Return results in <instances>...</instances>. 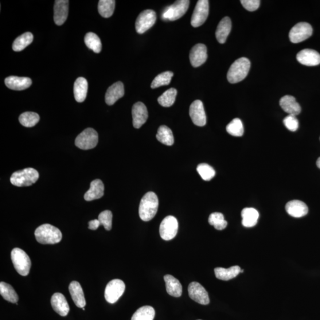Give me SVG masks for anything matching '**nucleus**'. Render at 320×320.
I'll return each instance as SVG.
<instances>
[{
	"mask_svg": "<svg viewBox=\"0 0 320 320\" xmlns=\"http://www.w3.org/2000/svg\"><path fill=\"white\" fill-rule=\"evenodd\" d=\"M179 228L178 221L173 216H167L159 226L160 236L163 240L169 241L177 235Z\"/></svg>",
	"mask_w": 320,
	"mask_h": 320,
	"instance_id": "10",
	"label": "nucleus"
},
{
	"mask_svg": "<svg viewBox=\"0 0 320 320\" xmlns=\"http://www.w3.org/2000/svg\"><path fill=\"white\" fill-rule=\"evenodd\" d=\"M82 309H83V311H85V308H82Z\"/></svg>",
	"mask_w": 320,
	"mask_h": 320,
	"instance_id": "49",
	"label": "nucleus"
},
{
	"mask_svg": "<svg viewBox=\"0 0 320 320\" xmlns=\"http://www.w3.org/2000/svg\"><path fill=\"white\" fill-rule=\"evenodd\" d=\"M296 59L303 65L316 66L320 64V54L313 49H303L297 54Z\"/></svg>",
	"mask_w": 320,
	"mask_h": 320,
	"instance_id": "18",
	"label": "nucleus"
},
{
	"mask_svg": "<svg viewBox=\"0 0 320 320\" xmlns=\"http://www.w3.org/2000/svg\"><path fill=\"white\" fill-rule=\"evenodd\" d=\"M19 119L23 127L31 128L36 126L40 120V117L37 113L26 112L23 113Z\"/></svg>",
	"mask_w": 320,
	"mask_h": 320,
	"instance_id": "38",
	"label": "nucleus"
},
{
	"mask_svg": "<svg viewBox=\"0 0 320 320\" xmlns=\"http://www.w3.org/2000/svg\"><path fill=\"white\" fill-rule=\"evenodd\" d=\"M40 174L33 168H27L22 170L15 171L11 175V184L17 187L30 186L36 183Z\"/></svg>",
	"mask_w": 320,
	"mask_h": 320,
	"instance_id": "4",
	"label": "nucleus"
},
{
	"mask_svg": "<svg viewBox=\"0 0 320 320\" xmlns=\"http://www.w3.org/2000/svg\"><path fill=\"white\" fill-rule=\"evenodd\" d=\"M11 258L15 271L19 274L23 276L29 275L32 263L25 251L19 248H14L11 253Z\"/></svg>",
	"mask_w": 320,
	"mask_h": 320,
	"instance_id": "5",
	"label": "nucleus"
},
{
	"mask_svg": "<svg viewBox=\"0 0 320 320\" xmlns=\"http://www.w3.org/2000/svg\"><path fill=\"white\" fill-rule=\"evenodd\" d=\"M286 209L287 213L294 218L306 216L308 212V206L305 203L298 200H294L288 202Z\"/></svg>",
	"mask_w": 320,
	"mask_h": 320,
	"instance_id": "23",
	"label": "nucleus"
},
{
	"mask_svg": "<svg viewBox=\"0 0 320 320\" xmlns=\"http://www.w3.org/2000/svg\"><path fill=\"white\" fill-rule=\"evenodd\" d=\"M116 2L114 0H100L98 5L100 14L104 18H109L114 14Z\"/></svg>",
	"mask_w": 320,
	"mask_h": 320,
	"instance_id": "35",
	"label": "nucleus"
},
{
	"mask_svg": "<svg viewBox=\"0 0 320 320\" xmlns=\"http://www.w3.org/2000/svg\"><path fill=\"white\" fill-rule=\"evenodd\" d=\"M189 115L194 125L198 127H204L206 123V116L204 104L200 100H195L191 104Z\"/></svg>",
	"mask_w": 320,
	"mask_h": 320,
	"instance_id": "13",
	"label": "nucleus"
},
{
	"mask_svg": "<svg viewBox=\"0 0 320 320\" xmlns=\"http://www.w3.org/2000/svg\"><path fill=\"white\" fill-rule=\"evenodd\" d=\"M317 166L320 169V157L318 158L317 161Z\"/></svg>",
	"mask_w": 320,
	"mask_h": 320,
	"instance_id": "47",
	"label": "nucleus"
},
{
	"mask_svg": "<svg viewBox=\"0 0 320 320\" xmlns=\"http://www.w3.org/2000/svg\"><path fill=\"white\" fill-rule=\"evenodd\" d=\"M33 40V34L30 32L23 33L21 36L15 39L13 42L12 48L15 52L22 51L28 46Z\"/></svg>",
	"mask_w": 320,
	"mask_h": 320,
	"instance_id": "32",
	"label": "nucleus"
},
{
	"mask_svg": "<svg viewBox=\"0 0 320 320\" xmlns=\"http://www.w3.org/2000/svg\"><path fill=\"white\" fill-rule=\"evenodd\" d=\"M198 320H201V319H198Z\"/></svg>",
	"mask_w": 320,
	"mask_h": 320,
	"instance_id": "50",
	"label": "nucleus"
},
{
	"mask_svg": "<svg viewBox=\"0 0 320 320\" xmlns=\"http://www.w3.org/2000/svg\"><path fill=\"white\" fill-rule=\"evenodd\" d=\"M51 306L55 311L57 313L62 316V317H65L67 316L69 311V307L64 295L61 293L54 294L51 298Z\"/></svg>",
	"mask_w": 320,
	"mask_h": 320,
	"instance_id": "20",
	"label": "nucleus"
},
{
	"mask_svg": "<svg viewBox=\"0 0 320 320\" xmlns=\"http://www.w3.org/2000/svg\"><path fill=\"white\" fill-rule=\"evenodd\" d=\"M197 171L201 175V177L205 181H209L216 175V171L214 170L211 166H210L208 164L202 163L200 164L197 167Z\"/></svg>",
	"mask_w": 320,
	"mask_h": 320,
	"instance_id": "42",
	"label": "nucleus"
},
{
	"mask_svg": "<svg viewBox=\"0 0 320 320\" xmlns=\"http://www.w3.org/2000/svg\"><path fill=\"white\" fill-rule=\"evenodd\" d=\"M228 133L234 136H241L244 134L243 123L239 118L234 119L226 127Z\"/></svg>",
	"mask_w": 320,
	"mask_h": 320,
	"instance_id": "41",
	"label": "nucleus"
},
{
	"mask_svg": "<svg viewBox=\"0 0 320 320\" xmlns=\"http://www.w3.org/2000/svg\"><path fill=\"white\" fill-rule=\"evenodd\" d=\"M232 21L228 17L222 19L218 25L216 30V38L220 44H224L227 41L228 35L232 30Z\"/></svg>",
	"mask_w": 320,
	"mask_h": 320,
	"instance_id": "26",
	"label": "nucleus"
},
{
	"mask_svg": "<svg viewBox=\"0 0 320 320\" xmlns=\"http://www.w3.org/2000/svg\"><path fill=\"white\" fill-rule=\"evenodd\" d=\"M189 58L190 63L193 67H200L208 58L206 46L202 44L194 45L190 50Z\"/></svg>",
	"mask_w": 320,
	"mask_h": 320,
	"instance_id": "16",
	"label": "nucleus"
},
{
	"mask_svg": "<svg viewBox=\"0 0 320 320\" xmlns=\"http://www.w3.org/2000/svg\"><path fill=\"white\" fill-rule=\"evenodd\" d=\"M69 10L68 0H56L54 7V20L58 26L64 24L67 20Z\"/></svg>",
	"mask_w": 320,
	"mask_h": 320,
	"instance_id": "15",
	"label": "nucleus"
},
{
	"mask_svg": "<svg viewBox=\"0 0 320 320\" xmlns=\"http://www.w3.org/2000/svg\"><path fill=\"white\" fill-rule=\"evenodd\" d=\"M158 199L155 193H147L140 201L139 207V215L140 219L144 221H149L153 219L158 208Z\"/></svg>",
	"mask_w": 320,
	"mask_h": 320,
	"instance_id": "1",
	"label": "nucleus"
},
{
	"mask_svg": "<svg viewBox=\"0 0 320 320\" xmlns=\"http://www.w3.org/2000/svg\"><path fill=\"white\" fill-rule=\"evenodd\" d=\"M98 140L97 132L94 129L88 128L77 136L75 144L80 149L88 150L95 148L98 143Z\"/></svg>",
	"mask_w": 320,
	"mask_h": 320,
	"instance_id": "7",
	"label": "nucleus"
},
{
	"mask_svg": "<svg viewBox=\"0 0 320 320\" xmlns=\"http://www.w3.org/2000/svg\"><path fill=\"white\" fill-rule=\"evenodd\" d=\"M133 126L135 128L139 129L146 122L148 114L146 105L142 102H137L134 104L132 109Z\"/></svg>",
	"mask_w": 320,
	"mask_h": 320,
	"instance_id": "17",
	"label": "nucleus"
},
{
	"mask_svg": "<svg viewBox=\"0 0 320 320\" xmlns=\"http://www.w3.org/2000/svg\"><path fill=\"white\" fill-rule=\"evenodd\" d=\"M240 2L244 9L249 11H256L260 5L259 0H241Z\"/></svg>",
	"mask_w": 320,
	"mask_h": 320,
	"instance_id": "45",
	"label": "nucleus"
},
{
	"mask_svg": "<svg viewBox=\"0 0 320 320\" xmlns=\"http://www.w3.org/2000/svg\"><path fill=\"white\" fill-rule=\"evenodd\" d=\"M280 106L283 110L287 113L289 115H298L301 108L300 105L296 101L294 97L292 96H285L280 99L279 101Z\"/></svg>",
	"mask_w": 320,
	"mask_h": 320,
	"instance_id": "22",
	"label": "nucleus"
},
{
	"mask_svg": "<svg viewBox=\"0 0 320 320\" xmlns=\"http://www.w3.org/2000/svg\"><path fill=\"white\" fill-rule=\"evenodd\" d=\"M32 84V80L28 77L10 76L5 79L6 86L13 91H23L29 88Z\"/></svg>",
	"mask_w": 320,
	"mask_h": 320,
	"instance_id": "21",
	"label": "nucleus"
},
{
	"mask_svg": "<svg viewBox=\"0 0 320 320\" xmlns=\"http://www.w3.org/2000/svg\"><path fill=\"white\" fill-rule=\"evenodd\" d=\"M155 315V310L153 307L144 306L135 312L131 320H153Z\"/></svg>",
	"mask_w": 320,
	"mask_h": 320,
	"instance_id": "36",
	"label": "nucleus"
},
{
	"mask_svg": "<svg viewBox=\"0 0 320 320\" xmlns=\"http://www.w3.org/2000/svg\"><path fill=\"white\" fill-rule=\"evenodd\" d=\"M177 94V90L174 88L167 90L162 96L158 97V102L163 107H170L174 103Z\"/></svg>",
	"mask_w": 320,
	"mask_h": 320,
	"instance_id": "37",
	"label": "nucleus"
},
{
	"mask_svg": "<svg viewBox=\"0 0 320 320\" xmlns=\"http://www.w3.org/2000/svg\"><path fill=\"white\" fill-rule=\"evenodd\" d=\"M285 126L292 132L296 131L299 127V122L297 118L294 115H288L283 120Z\"/></svg>",
	"mask_w": 320,
	"mask_h": 320,
	"instance_id": "44",
	"label": "nucleus"
},
{
	"mask_svg": "<svg viewBox=\"0 0 320 320\" xmlns=\"http://www.w3.org/2000/svg\"><path fill=\"white\" fill-rule=\"evenodd\" d=\"M69 291L76 306L81 308H84L86 305V302H85L83 289L80 283L77 281H73L69 285Z\"/></svg>",
	"mask_w": 320,
	"mask_h": 320,
	"instance_id": "24",
	"label": "nucleus"
},
{
	"mask_svg": "<svg viewBox=\"0 0 320 320\" xmlns=\"http://www.w3.org/2000/svg\"><path fill=\"white\" fill-rule=\"evenodd\" d=\"M209 1L200 0L197 3L193 11L191 25L194 27H200L205 22L209 14Z\"/></svg>",
	"mask_w": 320,
	"mask_h": 320,
	"instance_id": "12",
	"label": "nucleus"
},
{
	"mask_svg": "<svg viewBox=\"0 0 320 320\" xmlns=\"http://www.w3.org/2000/svg\"><path fill=\"white\" fill-rule=\"evenodd\" d=\"M124 85L122 82L118 81L112 85L108 89L105 95V101L109 106L114 104L119 99L124 96Z\"/></svg>",
	"mask_w": 320,
	"mask_h": 320,
	"instance_id": "19",
	"label": "nucleus"
},
{
	"mask_svg": "<svg viewBox=\"0 0 320 320\" xmlns=\"http://www.w3.org/2000/svg\"><path fill=\"white\" fill-rule=\"evenodd\" d=\"M190 1L179 0L173 5L166 8L163 11L162 18L165 21H174L181 18L189 9Z\"/></svg>",
	"mask_w": 320,
	"mask_h": 320,
	"instance_id": "6",
	"label": "nucleus"
},
{
	"mask_svg": "<svg viewBox=\"0 0 320 320\" xmlns=\"http://www.w3.org/2000/svg\"><path fill=\"white\" fill-rule=\"evenodd\" d=\"M101 225L99 220H94L88 222V228L92 230H96Z\"/></svg>",
	"mask_w": 320,
	"mask_h": 320,
	"instance_id": "46",
	"label": "nucleus"
},
{
	"mask_svg": "<svg viewBox=\"0 0 320 320\" xmlns=\"http://www.w3.org/2000/svg\"><path fill=\"white\" fill-rule=\"evenodd\" d=\"M173 75V73L171 72H166L159 74L152 82L151 87L152 88H156L163 86V85H169Z\"/></svg>",
	"mask_w": 320,
	"mask_h": 320,
	"instance_id": "40",
	"label": "nucleus"
},
{
	"mask_svg": "<svg viewBox=\"0 0 320 320\" xmlns=\"http://www.w3.org/2000/svg\"><path fill=\"white\" fill-rule=\"evenodd\" d=\"M164 279L167 293L174 297H180L182 294V286L179 280L170 275L165 276Z\"/></svg>",
	"mask_w": 320,
	"mask_h": 320,
	"instance_id": "28",
	"label": "nucleus"
},
{
	"mask_svg": "<svg viewBox=\"0 0 320 320\" xmlns=\"http://www.w3.org/2000/svg\"><path fill=\"white\" fill-rule=\"evenodd\" d=\"M188 292L190 298L195 302L202 305L209 304L210 300L208 293L200 283L196 282L190 283L188 287Z\"/></svg>",
	"mask_w": 320,
	"mask_h": 320,
	"instance_id": "14",
	"label": "nucleus"
},
{
	"mask_svg": "<svg viewBox=\"0 0 320 320\" xmlns=\"http://www.w3.org/2000/svg\"><path fill=\"white\" fill-rule=\"evenodd\" d=\"M112 213L109 210H104L99 214L98 220L100 222L101 225H103L107 231H110L112 229Z\"/></svg>",
	"mask_w": 320,
	"mask_h": 320,
	"instance_id": "43",
	"label": "nucleus"
},
{
	"mask_svg": "<svg viewBox=\"0 0 320 320\" xmlns=\"http://www.w3.org/2000/svg\"><path fill=\"white\" fill-rule=\"evenodd\" d=\"M104 187L102 181L96 179L91 182V188L84 194V200L87 201L99 200L104 195Z\"/></svg>",
	"mask_w": 320,
	"mask_h": 320,
	"instance_id": "25",
	"label": "nucleus"
},
{
	"mask_svg": "<svg viewBox=\"0 0 320 320\" xmlns=\"http://www.w3.org/2000/svg\"><path fill=\"white\" fill-rule=\"evenodd\" d=\"M35 238L38 243L42 244H55L62 240L60 230L52 225L43 224L35 230Z\"/></svg>",
	"mask_w": 320,
	"mask_h": 320,
	"instance_id": "2",
	"label": "nucleus"
},
{
	"mask_svg": "<svg viewBox=\"0 0 320 320\" xmlns=\"http://www.w3.org/2000/svg\"><path fill=\"white\" fill-rule=\"evenodd\" d=\"M313 34V28L309 23L300 22L292 27L289 34L290 41L294 44L306 41Z\"/></svg>",
	"mask_w": 320,
	"mask_h": 320,
	"instance_id": "9",
	"label": "nucleus"
},
{
	"mask_svg": "<svg viewBox=\"0 0 320 320\" xmlns=\"http://www.w3.org/2000/svg\"><path fill=\"white\" fill-rule=\"evenodd\" d=\"M214 271L218 279L229 280L236 278L240 274L241 268L239 266H234L228 269L217 268Z\"/></svg>",
	"mask_w": 320,
	"mask_h": 320,
	"instance_id": "30",
	"label": "nucleus"
},
{
	"mask_svg": "<svg viewBox=\"0 0 320 320\" xmlns=\"http://www.w3.org/2000/svg\"><path fill=\"white\" fill-rule=\"evenodd\" d=\"M0 294L7 301L14 304L18 301L19 296L16 292L9 283L4 282L0 283Z\"/></svg>",
	"mask_w": 320,
	"mask_h": 320,
	"instance_id": "33",
	"label": "nucleus"
},
{
	"mask_svg": "<svg viewBox=\"0 0 320 320\" xmlns=\"http://www.w3.org/2000/svg\"><path fill=\"white\" fill-rule=\"evenodd\" d=\"M126 290V285L122 280L114 279L109 282L105 289L104 297L107 302L114 304L122 296Z\"/></svg>",
	"mask_w": 320,
	"mask_h": 320,
	"instance_id": "8",
	"label": "nucleus"
},
{
	"mask_svg": "<svg viewBox=\"0 0 320 320\" xmlns=\"http://www.w3.org/2000/svg\"><path fill=\"white\" fill-rule=\"evenodd\" d=\"M241 217L243 218L242 224L245 227H253L257 223L259 218L258 211L255 208H246L242 210Z\"/></svg>",
	"mask_w": 320,
	"mask_h": 320,
	"instance_id": "29",
	"label": "nucleus"
},
{
	"mask_svg": "<svg viewBox=\"0 0 320 320\" xmlns=\"http://www.w3.org/2000/svg\"><path fill=\"white\" fill-rule=\"evenodd\" d=\"M156 138L159 142L168 146H172L174 142L172 131L166 126L159 127Z\"/></svg>",
	"mask_w": 320,
	"mask_h": 320,
	"instance_id": "31",
	"label": "nucleus"
},
{
	"mask_svg": "<svg viewBox=\"0 0 320 320\" xmlns=\"http://www.w3.org/2000/svg\"><path fill=\"white\" fill-rule=\"evenodd\" d=\"M85 45L89 49L95 53L99 54L102 48V45L100 38L97 35L93 32H89L85 35L84 38Z\"/></svg>",
	"mask_w": 320,
	"mask_h": 320,
	"instance_id": "34",
	"label": "nucleus"
},
{
	"mask_svg": "<svg viewBox=\"0 0 320 320\" xmlns=\"http://www.w3.org/2000/svg\"><path fill=\"white\" fill-rule=\"evenodd\" d=\"M88 92V82L83 77H79L74 85V94L75 99L79 103L83 102L86 98Z\"/></svg>",
	"mask_w": 320,
	"mask_h": 320,
	"instance_id": "27",
	"label": "nucleus"
},
{
	"mask_svg": "<svg viewBox=\"0 0 320 320\" xmlns=\"http://www.w3.org/2000/svg\"><path fill=\"white\" fill-rule=\"evenodd\" d=\"M251 66V62L246 58H241L234 62L227 73L229 83L235 84L243 80L247 77Z\"/></svg>",
	"mask_w": 320,
	"mask_h": 320,
	"instance_id": "3",
	"label": "nucleus"
},
{
	"mask_svg": "<svg viewBox=\"0 0 320 320\" xmlns=\"http://www.w3.org/2000/svg\"><path fill=\"white\" fill-rule=\"evenodd\" d=\"M243 272H244V270H241V269L240 273H243Z\"/></svg>",
	"mask_w": 320,
	"mask_h": 320,
	"instance_id": "48",
	"label": "nucleus"
},
{
	"mask_svg": "<svg viewBox=\"0 0 320 320\" xmlns=\"http://www.w3.org/2000/svg\"><path fill=\"white\" fill-rule=\"evenodd\" d=\"M210 225H213L217 230H222L227 227V221L224 219L223 214L214 212L210 215L208 219Z\"/></svg>",
	"mask_w": 320,
	"mask_h": 320,
	"instance_id": "39",
	"label": "nucleus"
},
{
	"mask_svg": "<svg viewBox=\"0 0 320 320\" xmlns=\"http://www.w3.org/2000/svg\"><path fill=\"white\" fill-rule=\"evenodd\" d=\"M157 19L156 13L153 10H146L138 15L135 22V29L139 34L147 32L155 24Z\"/></svg>",
	"mask_w": 320,
	"mask_h": 320,
	"instance_id": "11",
	"label": "nucleus"
}]
</instances>
